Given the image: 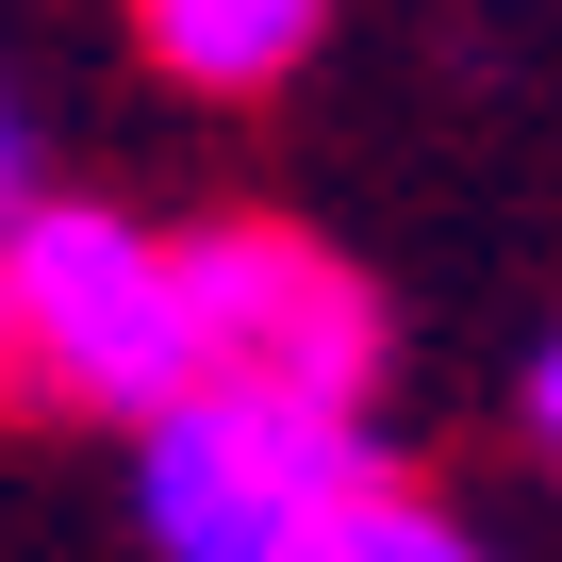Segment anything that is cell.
Returning <instances> with one entry per match:
<instances>
[{
    "mask_svg": "<svg viewBox=\"0 0 562 562\" xmlns=\"http://www.w3.org/2000/svg\"><path fill=\"white\" fill-rule=\"evenodd\" d=\"M199 381L182 248H149L100 199H18L0 215V397L18 414H166Z\"/></svg>",
    "mask_w": 562,
    "mask_h": 562,
    "instance_id": "6da1fadb",
    "label": "cell"
},
{
    "mask_svg": "<svg viewBox=\"0 0 562 562\" xmlns=\"http://www.w3.org/2000/svg\"><path fill=\"white\" fill-rule=\"evenodd\" d=\"M364 496V447L331 397H265V381H182L149 414V546L166 562H299Z\"/></svg>",
    "mask_w": 562,
    "mask_h": 562,
    "instance_id": "7a4b0ae2",
    "label": "cell"
},
{
    "mask_svg": "<svg viewBox=\"0 0 562 562\" xmlns=\"http://www.w3.org/2000/svg\"><path fill=\"white\" fill-rule=\"evenodd\" d=\"M182 315H199V381L331 397V414L381 381V299H364L331 248L265 232V215H232V232H199V248H182Z\"/></svg>",
    "mask_w": 562,
    "mask_h": 562,
    "instance_id": "3957f363",
    "label": "cell"
},
{
    "mask_svg": "<svg viewBox=\"0 0 562 562\" xmlns=\"http://www.w3.org/2000/svg\"><path fill=\"white\" fill-rule=\"evenodd\" d=\"M315 18H331V0H133L149 67H166V83H199V100H265V83H299Z\"/></svg>",
    "mask_w": 562,
    "mask_h": 562,
    "instance_id": "277c9868",
    "label": "cell"
},
{
    "mask_svg": "<svg viewBox=\"0 0 562 562\" xmlns=\"http://www.w3.org/2000/svg\"><path fill=\"white\" fill-rule=\"evenodd\" d=\"M299 562H480V546H463L447 513H414V496H381V480H364V496H348V513H331Z\"/></svg>",
    "mask_w": 562,
    "mask_h": 562,
    "instance_id": "5b68a950",
    "label": "cell"
},
{
    "mask_svg": "<svg viewBox=\"0 0 562 562\" xmlns=\"http://www.w3.org/2000/svg\"><path fill=\"white\" fill-rule=\"evenodd\" d=\"M34 199V133H18V83H0V215Z\"/></svg>",
    "mask_w": 562,
    "mask_h": 562,
    "instance_id": "8992f818",
    "label": "cell"
},
{
    "mask_svg": "<svg viewBox=\"0 0 562 562\" xmlns=\"http://www.w3.org/2000/svg\"><path fill=\"white\" fill-rule=\"evenodd\" d=\"M529 447H546V463H562V348H546V364H529Z\"/></svg>",
    "mask_w": 562,
    "mask_h": 562,
    "instance_id": "52a82bcc",
    "label": "cell"
}]
</instances>
